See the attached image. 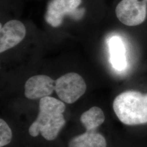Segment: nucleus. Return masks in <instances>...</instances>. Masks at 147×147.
<instances>
[{
  "label": "nucleus",
  "mask_w": 147,
  "mask_h": 147,
  "mask_svg": "<svg viewBox=\"0 0 147 147\" xmlns=\"http://www.w3.org/2000/svg\"><path fill=\"white\" fill-rule=\"evenodd\" d=\"M63 102L51 96L40 100L39 113L29 128V134L37 137L40 134L47 140H54L65 124Z\"/></svg>",
  "instance_id": "1"
},
{
  "label": "nucleus",
  "mask_w": 147,
  "mask_h": 147,
  "mask_svg": "<svg viewBox=\"0 0 147 147\" xmlns=\"http://www.w3.org/2000/svg\"><path fill=\"white\" fill-rule=\"evenodd\" d=\"M110 61L116 69L123 70L125 68L127 61L125 48L122 40L119 37L114 36L109 41Z\"/></svg>",
  "instance_id": "9"
},
{
  "label": "nucleus",
  "mask_w": 147,
  "mask_h": 147,
  "mask_svg": "<svg viewBox=\"0 0 147 147\" xmlns=\"http://www.w3.org/2000/svg\"><path fill=\"white\" fill-rule=\"evenodd\" d=\"M87 85L78 74L69 72L55 80V91L59 98L67 104H73L82 96Z\"/></svg>",
  "instance_id": "3"
},
{
  "label": "nucleus",
  "mask_w": 147,
  "mask_h": 147,
  "mask_svg": "<svg viewBox=\"0 0 147 147\" xmlns=\"http://www.w3.org/2000/svg\"><path fill=\"white\" fill-rule=\"evenodd\" d=\"M55 91V80L47 75H36L27 80L25 95L29 100H38L49 97Z\"/></svg>",
  "instance_id": "5"
},
{
  "label": "nucleus",
  "mask_w": 147,
  "mask_h": 147,
  "mask_svg": "<svg viewBox=\"0 0 147 147\" xmlns=\"http://www.w3.org/2000/svg\"><path fill=\"white\" fill-rule=\"evenodd\" d=\"M145 1H147V0H145Z\"/></svg>",
  "instance_id": "12"
},
{
  "label": "nucleus",
  "mask_w": 147,
  "mask_h": 147,
  "mask_svg": "<svg viewBox=\"0 0 147 147\" xmlns=\"http://www.w3.org/2000/svg\"><path fill=\"white\" fill-rule=\"evenodd\" d=\"M113 110L121 122L127 125L147 123V93L129 90L115 97Z\"/></svg>",
  "instance_id": "2"
},
{
  "label": "nucleus",
  "mask_w": 147,
  "mask_h": 147,
  "mask_svg": "<svg viewBox=\"0 0 147 147\" xmlns=\"http://www.w3.org/2000/svg\"><path fill=\"white\" fill-rule=\"evenodd\" d=\"M68 147H107V142L104 136L96 130H86L71 138Z\"/></svg>",
  "instance_id": "8"
},
{
  "label": "nucleus",
  "mask_w": 147,
  "mask_h": 147,
  "mask_svg": "<svg viewBox=\"0 0 147 147\" xmlns=\"http://www.w3.org/2000/svg\"><path fill=\"white\" fill-rule=\"evenodd\" d=\"M116 15L121 23L127 26L142 24L146 18L145 0H121L116 7Z\"/></svg>",
  "instance_id": "4"
},
{
  "label": "nucleus",
  "mask_w": 147,
  "mask_h": 147,
  "mask_svg": "<svg viewBox=\"0 0 147 147\" xmlns=\"http://www.w3.org/2000/svg\"><path fill=\"white\" fill-rule=\"evenodd\" d=\"M80 120L86 130H96L105 121V115L100 108L93 106L82 114Z\"/></svg>",
  "instance_id": "10"
},
{
  "label": "nucleus",
  "mask_w": 147,
  "mask_h": 147,
  "mask_svg": "<svg viewBox=\"0 0 147 147\" xmlns=\"http://www.w3.org/2000/svg\"><path fill=\"white\" fill-rule=\"evenodd\" d=\"M0 53L9 50L21 42L26 36V29L22 22L17 20L8 21L0 32Z\"/></svg>",
  "instance_id": "6"
},
{
  "label": "nucleus",
  "mask_w": 147,
  "mask_h": 147,
  "mask_svg": "<svg viewBox=\"0 0 147 147\" xmlns=\"http://www.w3.org/2000/svg\"><path fill=\"white\" fill-rule=\"evenodd\" d=\"M12 138V130L7 123L3 119H0V147L10 144Z\"/></svg>",
  "instance_id": "11"
},
{
  "label": "nucleus",
  "mask_w": 147,
  "mask_h": 147,
  "mask_svg": "<svg viewBox=\"0 0 147 147\" xmlns=\"http://www.w3.org/2000/svg\"><path fill=\"white\" fill-rule=\"evenodd\" d=\"M81 0H51L47 6L45 20L53 27H59L63 16L76 10Z\"/></svg>",
  "instance_id": "7"
}]
</instances>
